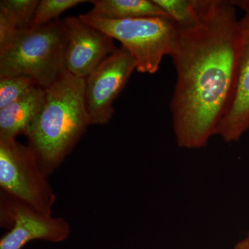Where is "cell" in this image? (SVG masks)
<instances>
[{
    "mask_svg": "<svg viewBox=\"0 0 249 249\" xmlns=\"http://www.w3.org/2000/svg\"><path fill=\"white\" fill-rule=\"evenodd\" d=\"M197 18L177 25L170 56L177 80L170 109L178 146L202 148L227 110L235 83L240 28L231 0H196Z\"/></svg>",
    "mask_w": 249,
    "mask_h": 249,
    "instance_id": "6da1fadb",
    "label": "cell"
},
{
    "mask_svg": "<svg viewBox=\"0 0 249 249\" xmlns=\"http://www.w3.org/2000/svg\"><path fill=\"white\" fill-rule=\"evenodd\" d=\"M85 79L67 70L45 89L40 112L26 137L48 178L91 125L85 103Z\"/></svg>",
    "mask_w": 249,
    "mask_h": 249,
    "instance_id": "7a4b0ae2",
    "label": "cell"
},
{
    "mask_svg": "<svg viewBox=\"0 0 249 249\" xmlns=\"http://www.w3.org/2000/svg\"><path fill=\"white\" fill-rule=\"evenodd\" d=\"M68 42L64 19L20 31L14 43L0 52V76L31 77L47 89L66 71Z\"/></svg>",
    "mask_w": 249,
    "mask_h": 249,
    "instance_id": "3957f363",
    "label": "cell"
},
{
    "mask_svg": "<svg viewBox=\"0 0 249 249\" xmlns=\"http://www.w3.org/2000/svg\"><path fill=\"white\" fill-rule=\"evenodd\" d=\"M79 17L89 25L119 40L132 54L140 73L153 74L165 55H170L177 34V25L168 18L102 19L89 14Z\"/></svg>",
    "mask_w": 249,
    "mask_h": 249,
    "instance_id": "277c9868",
    "label": "cell"
},
{
    "mask_svg": "<svg viewBox=\"0 0 249 249\" xmlns=\"http://www.w3.org/2000/svg\"><path fill=\"white\" fill-rule=\"evenodd\" d=\"M0 188L7 196L52 215L55 192L35 152L16 139H0Z\"/></svg>",
    "mask_w": 249,
    "mask_h": 249,
    "instance_id": "5b68a950",
    "label": "cell"
},
{
    "mask_svg": "<svg viewBox=\"0 0 249 249\" xmlns=\"http://www.w3.org/2000/svg\"><path fill=\"white\" fill-rule=\"evenodd\" d=\"M0 196V224L10 229L0 249H22L34 240L59 243L70 237L71 226L64 218L42 213L1 191Z\"/></svg>",
    "mask_w": 249,
    "mask_h": 249,
    "instance_id": "8992f818",
    "label": "cell"
},
{
    "mask_svg": "<svg viewBox=\"0 0 249 249\" xmlns=\"http://www.w3.org/2000/svg\"><path fill=\"white\" fill-rule=\"evenodd\" d=\"M137 70L124 47L108 56L85 78V103L91 124H106L114 114L113 103Z\"/></svg>",
    "mask_w": 249,
    "mask_h": 249,
    "instance_id": "52a82bcc",
    "label": "cell"
},
{
    "mask_svg": "<svg viewBox=\"0 0 249 249\" xmlns=\"http://www.w3.org/2000/svg\"><path fill=\"white\" fill-rule=\"evenodd\" d=\"M231 1L243 16L239 19L240 46L233 89L216 131V135L227 142L240 140L249 129V0Z\"/></svg>",
    "mask_w": 249,
    "mask_h": 249,
    "instance_id": "ba28073f",
    "label": "cell"
},
{
    "mask_svg": "<svg viewBox=\"0 0 249 249\" xmlns=\"http://www.w3.org/2000/svg\"><path fill=\"white\" fill-rule=\"evenodd\" d=\"M64 22L69 35L66 70L85 79L118 48L112 37L84 22L79 16L67 17Z\"/></svg>",
    "mask_w": 249,
    "mask_h": 249,
    "instance_id": "9c48e42d",
    "label": "cell"
},
{
    "mask_svg": "<svg viewBox=\"0 0 249 249\" xmlns=\"http://www.w3.org/2000/svg\"><path fill=\"white\" fill-rule=\"evenodd\" d=\"M45 97V89L36 86L16 102L0 109V139H16L20 134L27 135Z\"/></svg>",
    "mask_w": 249,
    "mask_h": 249,
    "instance_id": "30bf717a",
    "label": "cell"
},
{
    "mask_svg": "<svg viewBox=\"0 0 249 249\" xmlns=\"http://www.w3.org/2000/svg\"><path fill=\"white\" fill-rule=\"evenodd\" d=\"M88 14L102 19L121 20L146 17L168 18L153 0H92Z\"/></svg>",
    "mask_w": 249,
    "mask_h": 249,
    "instance_id": "8fae6325",
    "label": "cell"
},
{
    "mask_svg": "<svg viewBox=\"0 0 249 249\" xmlns=\"http://www.w3.org/2000/svg\"><path fill=\"white\" fill-rule=\"evenodd\" d=\"M38 0H1L0 12L7 16L18 30L31 27Z\"/></svg>",
    "mask_w": 249,
    "mask_h": 249,
    "instance_id": "7c38bea8",
    "label": "cell"
},
{
    "mask_svg": "<svg viewBox=\"0 0 249 249\" xmlns=\"http://www.w3.org/2000/svg\"><path fill=\"white\" fill-rule=\"evenodd\" d=\"M36 86L31 77L0 76V109L12 104Z\"/></svg>",
    "mask_w": 249,
    "mask_h": 249,
    "instance_id": "4fadbf2b",
    "label": "cell"
},
{
    "mask_svg": "<svg viewBox=\"0 0 249 249\" xmlns=\"http://www.w3.org/2000/svg\"><path fill=\"white\" fill-rule=\"evenodd\" d=\"M178 25L194 22L197 18L196 0H153Z\"/></svg>",
    "mask_w": 249,
    "mask_h": 249,
    "instance_id": "5bb4252c",
    "label": "cell"
},
{
    "mask_svg": "<svg viewBox=\"0 0 249 249\" xmlns=\"http://www.w3.org/2000/svg\"><path fill=\"white\" fill-rule=\"evenodd\" d=\"M84 0H40L36 10L31 27L44 25L58 19V16L67 10L82 3Z\"/></svg>",
    "mask_w": 249,
    "mask_h": 249,
    "instance_id": "9a60e30c",
    "label": "cell"
},
{
    "mask_svg": "<svg viewBox=\"0 0 249 249\" xmlns=\"http://www.w3.org/2000/svg\"><path fill=\"white\" fill-rule=\"evenodd\" d=\"M19 31L6 15L0 12V52L14 43Z\"/></svg>",
    "mask_w": 249,
    "mask_h": 249,
    "instance_id": "2e32d148",
    "label": "cell"
},
{
    "mask_svg": "<svg viewBox=\"0 0 249 249\" xmlns=\"http://www.w3.org/2000/svg\"><path fill=\"white\" fill-rule=\"evenodd\" d=\"M234 249H249V232L248 235L243 240L240 241L236 245Z\"/></svg>",
    "mask_w": 249,
    "mask_h": 249,
    "instance_id": "e0dca14e",
    "label": "cell"
}]
</instances>
